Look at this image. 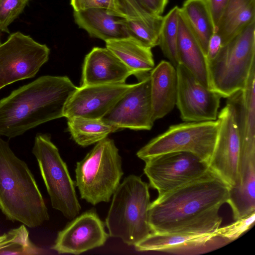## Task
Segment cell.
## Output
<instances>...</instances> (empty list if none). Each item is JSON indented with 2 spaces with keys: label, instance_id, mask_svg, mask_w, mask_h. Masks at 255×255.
<instances>
[{
  "label": "cell",
  "instance_id": "cell-11",
  "mask_svg": "<svg viewBox=\"0 0 255 255\" xmlns=\"http://www.w3.org/2000/svg\"><path fill=\"white\" fill-rule=\"evenodd\" d=\"M219 126L209 168L230 187L236 185L240 174L241 144L232 108L229 104L218 113Z\"/></svg>",
  "mask_w": 255,
  "mask_h": 255
},
{
  "label": "cell",
  "instance_id": "cell-32",
  "mask_svg": "<svg viewBox=\"0 0 255 255\" xmlns=\"http://www.w3.org/2000/svg\"><path fill=\"white\" fill-rule=\"evenodd\" d=\"M74 11L92 8H103L113 11L115 0H70Z\"/></svg>",
  "mask_w": 255,
  "mask_h": 255
},
{
  "label": "cell",
  "instance_id": "cell-22",
  "mask_svg": "<svg viewBox=\"0 0 255 255\" xmlns=\"http://www.w3.org/2000/svg\"><path fill=\"white\" fill-rule=\"evenodd\" d=\"M177 54L179 64L187 68L208 88L207 62L200 44L179 8Z\"/></svg>",
  "mask_w": 255,
  "mask_h": 255
},
{
  "label": "cell",
  "instance_id": "cell-3",
  "mask_svg": "<svg viewBox=\"0 0 255 255\" xmlns=\"http://www.w3.org/2000/svg\"><path fill=\"white\" fill-rule=\"evenodd\" d=\"M0 209L6 218L29 228L49 220L48 209L34 177L7 141L0 138Z\"/></svg>",
  "mask_w": 255,
  "mask_h": 255
},
{
  "label": "cell",
  "instance_id": "cell-5",
  "mask_svg": "<svg viewBox=\"0 0 255 255\" xmlns=\"http://www.w3.org/2000/svg\"><path fill=\"white\" fill-rule=\"evenodd\" d=\"M255 64V21L227 44L207 63L208 89L227 98L243 90Z\"/></svg>",
  "mask_w": 255,
  "mask_h": 255
},
{
  "label": "cell",
  "instance_id": "cell-30",
  "mask_svg": "<svg viewBox=\"0 0 255 255\" xmlns=\"http://www.w3.org/2000/svg\"><path fill=\"white\" fill-rule=\"evenodd\" d=\"M29 0H0V31L10 33L9 25L23 12Z\"/></svg>",
  "mask_w": 255,
  "mask_h": 255
},
{
  "label": "cell",
  "instance_id": "cell-7",
  "mask_svg": "<svg viewBox=\"0 0 255 255\" xmlns=\"http://www.w3.org/2000/svg\"><path fill=\"white\" fill-rule=\"evenodd\" d=\"M32 153L37 159L52 207L61 212L66 218L74 219L81 209L75 182L49 134H36Z\"/></svg>",
  "mask_w": 255,
  "mask_h": 255
},
{
  "label": "cell",
  "instance_id": "cell-15",
  "mask_svg": "<svg viewBox=\"0 0 255 255\" xmlns=\"http://www.w3.org/2000/svg\"><path fill=\"white\" fill-rule=\"evenodd\" d=\"M134 84L123 83L77 87L66 104L64 117L101 119Z\"/></svg>",
  "mask_w": 255,
  "mask_h": 255
},
{
  "label": "cell",
  "instance_id": "cell-12",
  "mask_svg": "<svg viewBox=\"0 0 255 255\" xmlns=\"http://www.w3.org/2000/svg\"><path fill=\"white\" fill-rule=\"evenodd\" d=\"M178 88L176 106L186 122L215 121L222 97L203 86L184 65L176 67Z\"/></svg>",
  "mask_w": 255,
  "mask_h": 255
},
{
  "label": "cell",
  "instance_id": "cell-1",
  "mask_svg": "<svg viewBox=\"0 0 255 255\" xmlns=\"http://www.w3.org/2000/svg\"><path fill=\"white\" fill-rule=\"evenodd\" d=\"M230 186L209 170L201 177L150 203L151 232L198 235L213 233L222 221L219 210L229 198Z\"/></svg>",
  "mask_w": 255,
  "mask_h": 255
},
{
  "label": "cell",
  "instance_id": "cell-24",
  "mask_svg": "<svg viewBox=\"0 0 255 255\" xmlns=\"http://www.w3.org/2000/svg\"><path fill=\"white\" fill-rule=\"evenodd\" d=\"M255 21V0H229L216 28L222 46Z\"/></svg>",
  "mask_w": 255,
  "mask_h": 255
},
{
  "label": "cell",
  "instance_id": "cell-34",
  "mask_svg": "<svg viewBox=\"0 0 255 255\" xmlns=\"http://www.w3.org/2000/svg\"><path fill=\"white\" fill-rule=\"evenodd\" d=\"M222 39L219 34L214 32L209 39L206 59L207 63L215 58L222 47Z\"/></svg>",
  "mask_w": 255,
  "mask_h": 255
},
{
  "label": "cell",
  "instance_id": "cell-4",
  "mask_svg": "<svg viewBox=\"0 0 255 255\" xmlns=\"http://www.w3.org/2000/svg\"><path fill=\"white\" fill-rule=\"evenodd\" d=\"M113 195L106 219L109 234L134 246L151 232L148 222L151 203L149 186L139 176L130 175Z\"/></svg>",
  "mask_w": 255,
  "mask_h": 255
},
{
  "label": "cell",
  "instance_id": "cell-37",
  "mask_svg": "<svg viewBox=\"0 0 255 255\" xmlns=\"http://www.w3.org/2000/svg\"><path fill=\"white\" fill-rule=\"evenodd\" d=\"M2 42H1V36H0V45L1 44Z\"/></svg>",
  "mask_w": 255,
  "mask_h": 255
},
{
  "label": "cell",
  "instance_id": "cell-18",
  "mask_svg": "<svg viewBox=\"0 0 255 255\" xmlns=\"http://www.w3.org/2000/svg\"><path fill=\"white\" fill-rule=\"evenodd\" d=\"M112 12L124 18L130 37L150 48L158 45L163 16L151 12L139 0H115Z\"/></svg>",
  "mask_w": 255,
  "mask_h": 255
},
{
  "label": "cell",
  "instance_id": "cell-20",
  "mask_svg": "<svg viewBox=\"0 0 255 255\" xmlns=\"http://www.w3.org/2000/svg\"><path fill=\"white\" fill-rule=\"evenodd\" d=\"M153 118H163L176 106L178 79L176 67L169 61H161L149 72Z\"/></svg>",
  "mask_w": 255,
  "mask_h": 255
},
{
  "label": "cell",
  "instance_id": "cell-10",
  "mask_svg": "<svg viewBox=\"0 0 255 255\" xmlns=\"http://www.w3.org/2000/svg\"><path fill=\"white\" fill-rule=\"evenodd\" d=\"M143 169L149 185L158 197L201 177L209 169L207 163L194 154L172 152L149 158Z\"/></svg>",
  "mask_w": 255,
  "mask_h": 255
},
{
  "label": "cell",
  "instance_id": "cell-27",
  "mask_svg": "<svg viewBox=\"0 0 255 255\" xmlns=\"http://www.w3.org/2000/svg\"><path fill=\"white\" fill-rule=\"evenodd\" d=\"M67 119L68 129L72 139L78 145L85 147L105 139L118 128L102 119L73 117Z\"/></svg>",
  "mask_w": 255,
  "mask_h": 255
},
{
  "label": "cell",
  "instance_id": "cell-16",
  "mask_svg": "<svg viewBox=\"0 0 255 255\" xmlns=\"http://www.w3.org/2000/svg\"><path fill=\"white\" fill-rule=\"evenodd\" d=\"M233 109L241 144L240 171L255 160V64L245 88L227 98Z\"/></svg>",
  "mask_w": 255,
  "mask_h": 255
},
{
  "label": "cell",
  "instance_id": "cell-8",
  "mask_svg": "<svg viewBox=\"0 0 255 255\" xmlns=\"http://www.w3.org/2000/svg\"><path fill=\"white\" fill-rule=\"evenodd\" d=\"M219 126V121L186 122L173 125L152 138L136 153L144 161L160 154L184 151L194 154L209 165Z\"/></svg>",
  "mask_w": 255,
  "mask_h": 255
},
{
  "label": "cell",
  "instance_id": "cell-19",
  "mask_svg": "<svg viewBox=\"0 0 255 255\" xmlns=\"http://www.w3.org/2000/svg\"><path fill=\"white\" fill-rule=\"evenodd\" d=\"M132 75L107 48L95 47L85 57L81 86L126 83Z\"/></svg>",
  "mask_w": 255,
  "mask_h": 255
},
{
  "label": "cell",
  "instance_id": "cell-31",
  "mask_svg": "<svg viewBox=\"0 0 255 255\" xmlns=\"http://www.w3.org/2000/svg\"><path fill=\"white\" fill-rule=\"evenodd\" d=\"M255 221V212L250 215L237 220L224 227H219L215 233L230 242L237 239L241 235L249 230Z\"/></svg>",
  "mask_w": 255,
  "mask_h": 255
},
{
  "label": "cell",
  "instance_id": "cell-29",
  "mask_svg": "<svg viewBox=\"0 0 255 255\" xmlns=\"http://www.w3.org/2000/svg\"><path fill=\"white\" fill-rule=\"evenodd\" d=\"M42 251L30 241L29 232L23 224L4 233L0 242V255H35L42 254Z\"/></svg>",
  "mask_w": 255,
  "mask_h": 255
},
{
  "label": "cell",
  "instance_id": "cell-36",
  "mask_svg": "<svg viewBox=\"0 0 255 255\" xmlns=\"http://www.w3.org/2000/svg\"><path fill=\"white\" fill-rule=\"evenodd\" d=\"M4 238V234L2 235H0V242Z\"/></svg>",
  "mask_w": 255,
  "mask_h": 255
},
{
  "label": "cell",
  "instance_id": "cell-6",
  "mask_svg": "<svg viewBox=\"0 0 255 255\" xmlns=\"http://www.w3.org/2000/svg\"><path fill=\"white\" fill-rule=\"evenodd\" d=\"M75 173L82 199L93 205L109 202L124 174L122 158L114 141L107 137L96 143L77 162Z\"/></svg>",
  "mask_w": 255,
  "mask_h": 255
},
{
  "label": "cell",
  "instance_id": "cell-14",
  "mask_svg": "<svg viewBox=\"0 0 255 255\" xmlns=\"http://www.w3.org/2000/svg\"><path fill=\"white\" fill-rule=\"evenodd\" d=\"M110 236L96 211L85 212L58 232L51 249L58 254L79 255L103 246Z\"/></svg>",
  "mask_w": 255,
  "mask_h": 255
},
{
  "label": "cell",
  "instance_id": "cell-33",
  "mask_svg": "<svg viewBox=\"0 0 255 255\" xmlns=\"http://www.w3.org/2000/svg\"><path fill=\"white\" fill-rule=\"evenodd\" d=\"M229 0H206L215 31L223 10Z\"/></svg>",
  "mask_w": 255,
  "mask_h": 255
},
{
  "label": "cell",
  "instance_id": "cell-21",
  "mask_svg": "<svg viewBox=\"0 0 255 255\" xmlns=\"http://www.w3.org/2000/svg\"><path fill=\"white\" fill-rule=\"evenodd\" d=\"M75 23L94 38L105 42L129 37L124 18L103 8L74 11Z\"/></svg>",
  "mask_w": 255,
  "mask_h": 255
},
{
  "label": "cell",
  "instance_id": "cell-25",
  "mask_svg": "<svg viewBox=\"0 0 255 255\" xmlns=\"http://www.w3.org/2000/svg\"><path fill=\"white\" fill-rule=\"evenodd\" d=\"M227 203L235 220L255 212V160L241 173L237 184L230 187Z\"/></svg>",
  "mask_w": 255,
  "mask_h": 255
},
{
  "label": "cell",
  "instance_id": "cell-28",
  "mask_svg": "<svg viewBox=\"0 0 255 255\" xmlns=\"http://www.w3.org/2000/svg\"><path fill=\"white\" fill-rule=\"evenodd\" d=\"M179 8L178 6L173 7L163 16L158 45L164 56L175 67L179 64L177 41Z\"/></svg>",
  "mask_w": 255,
  "mask_h": 255
},
{
  "label": "cell",
  "instance_id": "cell-9",
  "mask_svg": "<svg viewBox=\"0 0 255 255\" xmlns=\"http://www.w3.org/2000/svg\"><path fill=\"white\" fill-rule=\"evenodd\" d=\"M50 49L20 32L10 34L0 45V90L33 78L48 59Z\"/></svg>",
  "mask_w": 255,
  "mask_h": 255
},
{
  "label": "cell",
  "instance_id": "cell-2",
  "mask_svg": "<svg viewBox=\"0 0 255 255\" xmlns=\"http://www.w3.org/2000/svg\"><path fill=\"white\" fill-rule=\"evenodd\" d=\"M77 88L67 76L45 75L13 90L0 100V135L13 138L64 117Z\"/></svg>",
  "mask_w": 255,
  "mask_h": 255
},
{
  "label": "cell",
  "instance_id": "cell-13",
  "mask_svg": "<svg viewBox=\"0 0 255 255\" xmlns=\"http://www.w3.org/2000/svg\"><path fill=\"white\" fill-rule=\"evenodd\" d=\"M125 93L101 119L120 129L150 130L154 124L149 73Z\"/></svg>",
  "mask_w": 255,
  "mask_h": 255
},
{
  "label": "cell",
  "instance_id": "cell-17",
  "mask_svg": "<svg viewBox=\"0 0 255 255\" xmlns=\"http://www.w3.org/2000/svg\"><path fill=\"white\" fill-rule=\"evenodd\" d=\"M230 242L213 233L198 234H159L151 232L135 244L139 252L157 251L174 254H204L221 248Z\"/></svg>",
  "mask_w": 255,
  "mask_h": 255
},
{
  "label": "cell",
  "instance_id": "cell-26",
  "mask_svg": "<svg viewBox=\"0 0 255 255\" xmlns=\"http://www.w3.org/2000/svg\"><path fill=\"white\" fill-rule=\"evenodd\" d=\"M180 8L206 57L209 39L215 32L206 0H185Z\"/></svg>",
  "mask_w": 255,
  "mask_h": 255
},
{
  "label": "cell",
  "instance_id": "cell-23",
  "mask_svg": "<svg viewBox=\"0 0 255 255\" xmlns=\"http://www.w3.org/2000/svg\"><path fill=\"white\" fill-rule=\"evenodd\" d=\"M106 47L114 54L139 80L155 66L151 48L132 37L108 40Z\"/></svg>",
  "mask_w": 255,
  "mask_h": 255
},
{
  "label": "cell",
  "instance_id": "cell-35",
  "mask_svg": "<svg viewBox=\"0 0 255 255\" xmlns=\"http://www.w3.org/2000/svg\"><path fill=\"white\" fill-rule=\"evenodd\" d=\"M152 13L161 15L168 0H139Z\"/></svg>",
  "mask_w": 255,
  "mask_h": 255
}]
</instances>
